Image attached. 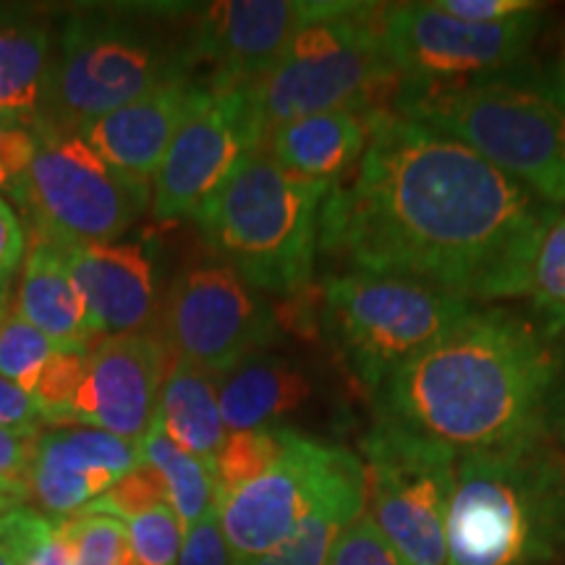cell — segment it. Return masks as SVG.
<instances>
[{"mask_svg":"<svg viewBox=\"0 0 565 565\" xmlns=\"http://www.w3.org/2000/svg\"><path fill=\"white\" fill-rule=\"evenodd\" d=\"M557 215L463 141L385 108L359 166L324 196L320 249L349 273L490 303L529 296Z\"/></svg>","mask_w":565,"mask_h":565,"instance_id":"cell-1","label":"cell"},{"mask_svg":"<svg viewBox=\"0 0 565 565\" xmlns=\"http://www.w3.org/2000/svg\"><path fill=\"white\" fill-rule=\"evenodd\" d=\"M553 333L494 307H475L440 341L395 370L374 395L377 419L456 456L550 429L565 398Z\"/></svg>","mask_w":565,"mask_h":565,"instance_id":"cell-2","label":"cell"},{"mask_svg":"<svg viewBox=\"0 0 565 565\" xmlns=\"http://www.w3.org/2000/svg\"><path fill=\"white\" fill-rule=\"evenodd\" d=\"M171 6H82L53 32L34 126L84 131L160 84L194 76L192 24Z\"/></svg>","mask_w":565,"mask_h":565,"instance_id":"cell-3","label":"cell"},{"mask_svg":"<svg viewBox=\"0 0 565 565\" xmlns=\"http://www.w3.org/2000/svg\"><path fill=\"white\" fill-rule=\"evenodd\" d=\"M565 563V454L553 429L458 456L445 565Z\"/></svg>","mask_w":565,"mask_h":565,"instance_id":"cell-4","label":"cell"},{"mask_svg":"<svg viewBox=\"0 0 565 565\" xmlns=\"http://www.w3.org/2000/svg\"><path fill=\"white\" fill-rule=\"evenodd\" d=\"M395 113L463 141L542 202L565 210V76L505 74L458 87H398Z\"/></svg>","mask_w":565,"mask_h":565,"instance_id":"cell-5","label":"cell"},{"mask_svg":"<svg viewBox=\"0 0 565 565\" xmlns=\"http://www.w3.org/2000/svg\"><path fill=\"white\" fill-rule=\"evenodd\" d=\"M328 183L299 179L263 145L194 215L204 242L254 291L294 296L312 280Z\"/></svg>","mask_w":565,"mask_h":565,"instance_id":"cell-6","label":"cell"},{"mask_svg":"<svg viewBox=\"0 0 565 565\" xmlns=\"http://www.w3.org/2000/svg\"><path fill=\"white\" fill-rule=\"evenodd\" d=\"M383 17L380 3H317L278 66L254 84L265 134L312 113L385 110L401 79L385 51Z\"/></svg>","mask_w":565,"mask_h":565,"instance_id":"cell-7","label":"cell"},{"mask_svg":"<svg viewBox=\"0 0 565 565\" xmlns=\"http://www.w3.org/2000/svg\"><path fill=\"white\" fill-rule=\"evenodd\" d=\"M475 307L437 288L385 275L343 273L322 288L324 330L353 380L372 395Z\"/></svg>","mask_w":565,"mask_h":565,"instance_id":"cell-8","label":"cell"},{"mask_svg":"<svg viewBox=\"0 0 565 565\" xmlns=\"http://www.w3.org/2000/svg\"><path fill=\"white\" fill-rule=\"evenodd\" d=\"M40 145L13 200L30 221L32 238L58 246L113 244L152 200L116 171L82 131L38 129Z\"/></svg>","mask_w":565,"mask_h":565,"instance_id":"cell-9","label":"cell"},{"mask_svg":"<svg viewBox=\"0 0 565 565\" xmlns=\"http://www.w3.org/2000/svg\"><path fill=\"white\" fill-rule=\"evenodd\" d=\"M366 508L404 565L448 563V515L458 456L440 443L380 422L362 443Z\"/></svg>","mask_w":565,"mask_h":565,"instance_id":"cell-10","label":"cell"},{"mask_svg":"<svg viewBox=\"0 0 565 565\" xmlns=\"http://www.w3.org/2000/svg\"><path fill=\"white\" fill-rule=\"evenodd\" d=\"M366 494L362 456L291 429L286 450L263 477L217 500L233 565L270 555L322 505Z\"/></svg>","mask_w":565,"mask_h":565,"instance_id":"cell-11","label":"cell"},{"mask_svg":"<svg viewBox=\"0 0 565 565\" xmlns=\"http://www.w3.org/2000/svg\"><path fill=\"white\" fill-rule=\"evenodd\" d=\"M542 11L477 24L429 3L385 6V51L404 89L458 87L513 71L526 58Z\"/></svg>","mask_w":565,"mask_h":565,"instance_id":"cell-12","label":"cell"},{"mask_svg":"<svg viewBox=\"0 0 565 565\" xmlns=\"http://www.w3.org/2000/svg\"><path fill=\"white\" fill-rule=\"evenodd\" d=\"M158 333L175 359L225 377L278 335L259 291L223 263L175 275L158 312Z\"/></svg>","mask_w":565,"mask_h":565,"instance_id":"cell-13","label":"cell"},{"mask_svg":"<svg viewBox=\"0 0 565 565\" xmlns=\"http://www.w3.org/2000/svg\"><path fill=\"white\" fill-rule=\"evenodd\" d=\"M265 139L254 87L217 89L204 82L200 100L175 131L154 173V221L173 223L194 217L242 166L246 154L265 145Z\"/></svg>","mask_w":565,"mask_h":565,"instance_id":"cell-14","label":"cell"},{"mask_svg":"<svg viewBox=\"0 0 565 565\" xmlns=\"http://www.w3.org/2000/svg\"><path fill=\"white\" fill-rule=\"evenodd\" d=\"M309 0H228L210 3L192 19L196 66H207L217 89L254 87L278 66L296 32L315 13Z\"/></svg>","mask_w":565,"mask_h":565,"instance_id":"cell-15","label":"cell"},{"mask_svg":"<svg viewBox=\"0 0 565 565\" xmlns=\"http://www.w3.org/2000/svg\"><path fill=\"white\" fill-rule=\"evenodd\" d=\"M173 353L158 330L113 335L87 353V374L68 412V424L141 443L150 433L160 385Z\"/></svg>","mask_w":565,"mask_h":565,"instance_id":"cell-16","label":"cell"},{"mask_svg":"<svg viewBox=\"0 0 565 565\" xmlns=\"http://www.w3.org/2000/svg\"><path fill=\"white\" fill-rule=\"evenodd\" d=\"M139 463L141 443L82 424L47 427L34 440L30 500L47 519H71Z\"/></svg>","mask_w":565,"mask_h":565,"instance_id":"cell-17","label":"cell"},{"mask_svg":"<svg viewBox=\"0 0 565 565\" xmlns=\"http://www.w3.org/2000/svg\"><path fill=\"white\" fill-rule=\"evenodd\" d=\"M58 249L100 341L152 330L158 320V282L147 244L113 242Z\"/></svg>","mask_w":565,"mask_h":565,"instance_id":"cell-18","label":"cell"},{"mask_svg":"<svg viewBox=\"0 0 565 565\" xmlns=\"http://www.w3.org/2000/svg\"><path fill=\"white\" fill-rule=\"evenodd\" d=\"M204 82L196 76L160 84L124 108L97 118L84 139L126 179L150 186L168 147L200 100Z\"/></svg>","mask_w":565,"mask_h":565,"instance_id":"cell-19","label":"cell"},{"mask_svg":"<svg viewBox=\"0 0 565 565\" xmlns=\"http://www.w3.org/2000/svg\"><path fill=\"white\" fill-rule=\"evenodd\" d=\"M374 110H324L294 118L267 134L273 160L299 179L333 186L359 166L370 145Z\"/></svg>","mask_w":565,"mask_h":565,"instance_id":"cell-20","label":"cell"},{"mask_svg":"<svg viewBox=\"0 0 565 565\" xmlns=\"http://www.w3.org/2000/svg\"><path fill=\"white\" fill-rule=\"evenodd\" d=\"M17 309L32 328H38L55 351L87 353L100 338L92 330L87 307H84L74 280L63 265L58 244L32 238L24 265Z\"/></svg>","mask_w":565,"mask_h":565,"instance_id":"cell-21","label":"cell"},{"mask_svg":"<svg viewBox=\"0 0 565 565\" xmlns=\"http://www.w3.org/2000/svg\"><path fill=\"white\" fill-rule=\"evenodd\" d=\"M221 380L173 356L150 424L186 454L212 466L228 437L221 414Z\"/></svg>","mask_w":565,"mask_h":565,"instance_id":"cell-22","label":"cell"},{"mask_svg":"<svg viewBox=\"0 0 565 565\" xmlns=\"http://www.w3.org/2000/svg\"><path fill=\"white\" fill-rule=\"evenodd\" d=\"M53 32V21L42 9L0 6V116L38 121Z\"/></svg>","mask_w":565,"mask_h":565,"instance_id":"cell-23","label":"cell"},{"mask_svg":"<svg viewBox=\"0 0 565 565\" xmlns=\"http://www.w3.org/2000/svg\"><path fill=\"white\" fill-rule=\"evenodd\" d=\"M312 385L291 362L249 356L221 380V414L228 433L278 427L282 416L299 412Z\"/></svg>","mask_w":565,"mask_h":565,"instance_id":"cell-24","label":"cell"},{"mask_svg":"<svg viewBox=\"0 0 565 565\" xmlns=\"http://www.w3.org/2000/svg\"><path fill=\"white\" fill-rule=\"evenodd\" d=\"M141 458L160 471L183 532L217 505L215 466L186 454L158 429L150 427V433L141 440Z\"/></svg>","mask_w":565,"mask_h":565,"instance_id":"cell-25","label":"cell"},{"mask_svg":"<svg viewBox=\"0 0 565 565\" xmlns=\"http://www.w3.org/2000/svg\"><path fill=\"white\" fill-rule=\"evenodd\" d=\"M366 511V494L343 498L322 505L299 526L291 540L282 542L270 555L238 565H328L335 542Z\"/></svg>","mask_w":565,"mask_h":565,"instance_id":"cell-26","label":"cell"},{"mask_svg":"<svg viewBox=\"0 0 565 565\" xmlns=\"http://www.w3.org/2000/svg\"><path fill=\"white\" fill-rule=\"evenodd\" d=\"M291 427H265L246 429V433H228L221 454L215 458V484L217 500L263 477L286 450Z\"/></svg>","mask_w":565,"mask_h":565,"instance_id":"cell-27","label":"cell"},{"mask_svg":"<svg viewBox=\"0 0 565 565\" xmlns=\"http://www.w3.org/2000/svg\"><path fill=\"white\" fill-rule=\"evenodd\" d=\"M68 565H134L129 529L100 513H76L58 521Z\"/></svg>","mask_w":565,"mask_h":565,"instance_id":"cell-28","label":"cell"},{"mask_svg":"<svg viewBox=\"0 0 565 565\" xmlns=\"http://www.w3.org/2000/svg\"><path fill=\"white\" fill-rule=\"evenodd\" d=\"M53 353V343L32 328L17 307L6 309L0 317V377L32 395Z\"/></svg>","mask_w":565,"mask_h":565,"instance_id":"cell-29","label":"cell"},{"mask_svg":"<svg viewBox=\"0 0 565 565\" xmlns=\"http://www.w3.org/2000/svg\"><path fill=\"white\" fill-rule=\"evenodd\" d=\"M529 296L534 299V307L547 317L550 333L565 328V210H561L542 238Z\"/></svg>","mask_w":565,"mask_h":565,"instance_id":"cell-30","label":"cell"},{"mask_svg":"<svg viewBox=\"0 0 565 565\" xmlns=\"http://www.w3.org/2000/svg\"><path fill=\"white\" fill-rule=\"evenodd\" d=\"M158 505H171V500H168V487L162 482L160 471L141 458L137 469H131L129 475L118 479L103 498L89 503L82 513L113 515V519L124 521L126 524V521L137 519V515L152 511V508Z\"/></svg>","mask_w":565,"mask_h":565,"instance_id":"cell-31","label":"cell"},{"mask_svg":"<svg viewBox=\"0 0 565 565\" xmlns=\"http://www.w3.org/2000/svg\"><path fill=\"white\" fill-rule=\"evenodd\" d=\"M87 353L55 351L45 366V372L40 374L32 398L47 427H63V424H68V412L74 406L76 395H79L84 374H87Z\"/></svg>","mask_w":565,"mask_h":565,"instance_id":"cell-32","label":"cell"},{"mask_svg":"<svg viewBox=\"0 0 565 565\" xmlns=\"http://www.w3.org/2000/svg\"><path fill=\"white\" fill-rule=\"evenodd\" d=\"M126 529L134 565H179L183 526L171 505H158L126 521Z\"/></svg>","mask_w":565,"mask_h":565,"instance_id":"cell-33","label":"cell"},{"mask_svg":"<svg viewBox=\"0 0 565 565\" xmlns=\"http://www.w3.org/2000/svg\"><path fill=\"white\" fill-rule=\"evenodd\" d=\"M38 126L21 118L0 116V194L13 196L38 154Z\"/></svg>","mask_w":565,"mask_h":565,"instance_id":"cell-34","label":"cell"},{"mask_svg":"<svg viewBox=\"0 0 565 565\" xmlns=\"http://www.w3.org/2000/svg\"><path fill=\"white\" fill-rule=\"evenodd\" d=\"M328 565H404V561L395 555V550L364 513L335 542Z\"/></svg>","mask_w":565,"mask_h":565,"instance_id":"cell-35","label":"cell"},{"mask_svg":"<svg viewBox=\"0 0 565 565\" xmlns=\"http://www.w3.org/2000/svg\"><path fill=\"white\" fill-rule=\"evenodd\" d=\"M38 435H17L0 429V500H30V466Z\"/></svg>","mask_w":565,"mask_h":565,"instance_id":"cell-36","label":"cell"},{"mask_svg":"<svg viewBox=\"0 0 565 565\" xmlns=\"http://www.w3.org/2000/svg\"><path fill=\"white\" fill-rule=\"evenodd\" d=\"M179 565H233L228 542H225L217 508L183 532Z\"/></svg>","mask_w":565,"mask_h":565,"instance_id":"cell-37","label":"cell"},{"mask_svg":"<svg viewBox=\"0 0 565 565\" xmlns=\"http://www.w3.org/2000/svg\"><path fill=\"white\" fill-rule=\"evenodd\" d=\"M21 565H68L58 521L26 508L24 534H21Z\"/></svg>","mask_w":565,"mask_h":565,"instance_id":"cell-38","label":"cell"},{"mask_svg":"<svg viewBox=\"0 0 565 565\" xmlns=\"http://www.w3.org/2000/svg\"><path fill=\"white\" fill-rule=\"evenodd\" d=\"M26 257V233L19 215L0 196V317L9 309L11 282Z\"/></svg>","mask_w":565,"mask_h":565,"instance_id":"cell-39","label":"cell"},{"mask_svg":"<svg viewBox=\"0 0 565 565\" xmlns=\"http://www.w3.org/2000/svg\"><path fill=\"white\" fill-rule=\"evenodd\" d=\"M435 3L450 17L477 21V24H494V21L542 11V3H534V0H435Z\"/></svg>","mask_w":565,"mask_h":565,"instance_id":"cell-40","label":"cell"},{"mask_svg":"<svg viewBox=\"0 0 565 565\" xmlns=\"http://www.w3.org/2000/svg\"><path fill=\"white\" fill-rule=\"evenodd\" d=\"M42 427H47V424L42 419L32 395L0 377V429H9L17 435H40Z\"/></svg>","mask_w":565,"mask_h":565,"instance_id":"cell-41","label":"cell"},{"mask_svg":"<svg viewBox=\"0 0 565 565\" xmlns=\"http://www.w3.org/2000/svg\"><path fill=\"white\" fill-rule=\"evenodd\" d=\"M24 503L0 500V565H21V534H24Z\"/></svg>","mask_w":565,"mask_h":565,"instance_id":"cell-42","label":"cell"},{"mask_svg":"<svg viewBox=\"0 0 565 565\" xmlns=\"http://www.w3.org/2000/svg\"><path fill=\"white\" fill-rule=\"evenodd\" d=\"M550 429H553L555 440L561 443V448H563V454H565V398L561 401V404H557L555 414H553V422H550Z\"/></svg>","mask_w":565,"mask_h":565,"instance_id":"cell-43","label":"cell"},{"mask_svg":"<svg viewBox=\"0 0 565 565\" xmlns=\"http://www.w3.org/2000/svg\"><path fill=\"white\" fill-rule=\"evenodd\" d=\"M563 76H565V63H563Z\"/></svg>","mask_w":565,"mask_h":565,"instance_id":"cell-44","label":"cell"}]
</instances>
